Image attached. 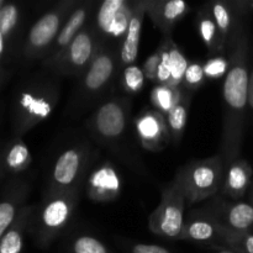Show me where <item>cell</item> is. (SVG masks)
Listing matches in <instances>:
<instances>
[{
  "label": "cell",
  "instance_id": "cell-42",
  "mask_svg": "<svg viewBox=\"0 0 253 253\" xmlns=\"http://www.w3.org/2000/svg\"><path fill=\"white\" fill-rule=\"evenodd\" d=\"M251 204H253V183H252V187H251Z\"/></svg>",
  "mask_w": 253,
  "mask_h": 253
},
{
  "label": "cell",
  "instance_id": "cell-28",
  "mask_svg": "<svg viewBox=\"0 0 253 253\" xmlns=\"http://www.w3.org/2000/svg\"><path fill=\"white\" fill-rule=\"evenodd\" d=\"M221 245L237 253H253V232H235L221 226Z\"/></svg>",
  "mask_w": 253,
  "mask_h": 253
},
{
  "label": "cell",
  "instance_id": "cell-38",
  "mask_svg": "<svg viewBox=\"0 0 253 253\" xmlns=\"http://www.w3.org/2000/svg\"><path fill=\"white\" fill-rule=\"evenodd\" d=\"M249 109L253 114V67L250 69V78H249Z\"/></svg>",
  "mask_w": 253,
  "mask_h": 253
},
{
  "label": "cell",
  "instance_id": "cell-36",
  "mask_svg": "<svg viewBox=\"0 0 253 253\" xmlns=\"http://www.w3.org/2000/svg\"><path fill=\"white\" fill-rule=\"evenodd\" d=\"M131 253H172L161 245L153 244H132L130 246Z\"/></svg>",
  "mask_w": 253,
  "mask_h": 253
},
{
  "label": "cell",
  "instance_id": "cell-40",
  "mask_svg": "<svg viewBox=\"0 0 253 253\" xmlns=\"http://www.w3.org/2000/svg\"><path fill=\"white\" fill-rule=\"evenodd\" d=\"M5 44H6V39L0 34V59H1L2 54L5 52Z\"/></svg>",
  "mask_w": 253,
  "mask_h": 253
},
{
  "label": "cell",
  "instance_id": "cell-1",
  "mask_svg": "<svg viewBox=\"0 0 253 253\" xmlns=\"http://www.w3.org/2000/svg\"><path fill=\"white\" fill-rule=\"evenodd\" d=\"M230 68L222 85V133L220 153L225 167L240 158L249 109V37L244 20L239 19L229 44Z\"/></svg>",
  "mask_w": 253,
  "mask_h": 253
},
{
  "label": "cell",
  "instance_id": "cell-44",
  "mask_svg": "<svg viewBox=\"0 0 253 253\" xmlns=\"http://www.w3.org/2000/svg\"><path fill=\"white\" fill-rule=\"evenodd\" d=\"M0 76H1V67H0Z\"/></svg>",
  "mask_w": 253,
  "mask_h": 253
},
{
  "label": "cell",
  "instance_id": "cell-39",
  "mask_svg": "<svg viewBox=\"0 0 253 253\" xmlns=\"http://www.w3.org/2000/svg\"><path fill=\"white\" fill-rule=\"evenodd\" d=\"M208 249L212 250L214 253H237V252H235L234 250L224 246V245H214V246H210V247H208Z\"/></svg>",
  "mask_w": 253,
  "mask_h": 253
},
{
  "label": "cell",
  "instance_id": "cell-22",
  "mask_svg": "<svg viewBox=\"0 0 253 253\" xmlns=\"http://www.w3.org/2000/svg\"><path fill=\"white\" fill-rule=\"evenodd\" d=\"M205 5L209 9L212 19H214L215 24H216L222 41L227 46L237 21H239V19H242V17L237 16L235 14L229 0H215V1L208 2Z\"/></svg>",
  "mask_w": 253,
  "mask_h": 253
},
{
  "label": "cell",
  "instance_id": "cell-25",
  "mask_svg": "<svg viewBox=\"0 0 253 253\" xmlns=\"http://www.w3.org/2000/svg\"><path fill=\"white\" fill-rule=\"evenodd\" d=\"M31 162L32 156L29 146L20 138L7 146L1 161L5 172L12 173V174H19L29 169Z\"/></svg>",
  "mask_w": 253,
  "mask_h": 253
},
{
  "label": "cell",
  "instance_id": "cell-2",
  "mask_svg": "<svg viewBox=\"0 0 253 253\" xmlns=\"http://www.w3.org/2000/svg\"><path fill=\"white\" fill-rule=\"evenodd\" d=\"M131 101L125 96H110L96 105L86 121L91 137L135 172L147 174L130 138Z\"/></svg>",
  "mask_w": 253,
  "mask_h": 253
},
{
  "label": "cell",
  "instance_id": "cell-9",
  "mask_svg": "<svg viewBox=\"0 0 253 253\" xmlns=\"http://www.w3.org/2000/svg\"><path fill=\"white\" fill-rule=\"evenodd\" d=\"M81 1L78 0H63L54 5L35 21L24 44L25 59L36 61L46 58L49 49L58 37L64 22Z\"/></svg>",
  "mask_w": 253,
  "mask_h": 253
},
{
  "label": "cell",
  "instance_id": "cell-29",
  "mask_svg": "<svg viewBox=\"0 0 253 253\" xmlns=\"http://www.w3.org/2000/svg\"><path fill=\"white\" fill-rule=\"evenodd\" d=\"M72 253H111L99 239L91 235H78L71 242Z\"/></svg>",
  "mask_w": 253,
  "mask_h": 253
},
{
  "label": "cell",
  "instance_id": "cell-13",
  "mask_svg": "<svg viewBox=\"0 0 253 253\" xmlns=\"http://www.w3.org/2000/svg\"><path fill=\"white\" fill-rule=\"evenodd\" d=\"M132 124L138 143L148 152H161L172 142L167 119L155 109L142 110Z\"/></svg>",
  "mask_w": 253,
  "mask_h": 253
},
{
  "label": "cell",
  "instance_id": "cell-6",
  "mask_svg": "<svg viewBox=\"0 0 253 253\" xmlns=\"http://www.w3.org/2000/svg\"><path fill=\"white\" fill-rule=\"evenodd\" d=\"M93 148L85 141L64 147L52 162L46 193L81 192L89 173Z\"/></svg>",
  "mask_w": 253,
  "mask_h": 253
},
{
  "label": "cell",
  "instance_id": "cell-4",
  "mask_svg": "<svg viewBox=\"0 0 253 253\" xmlns=\"http://www.w3.org/2000/svg\"><path fill=\"white\" fill-rule=\"evenodd\" d=\"M61 96L58 83L44 76L31 78L17 94L14 104V130L16 136L46 121L56 109Z\"/></svg>",
  "mask_w": 253,
  "mask_h": 253
},
{
  "label": "cell",
  "instance_id": "cell-31",
  "mask_svg": "<svg viewBox=\"0 0 253 253\" xmlns=\"http://www.w3.org/2000/svg\"><path fill=\"white\" fill-rule=\"evenodd\" d=\"M20 20V7L14 2H5L0 10V34L7 39L16 29Z\"/></svg>",
  "mask_w": 253,
  "mask_h": 253
},
{
  "label": "cell",
  "instance_id": "cell-14",
  "mask_svg": "<svg viewBox=\"0 0 253 253\" xmlns=\"http://www.w3.org/2000/svg\"><path fill=\"white\" fill-rule=\"evenodd\" d=\"M84 185L91 202L111 203L120 197L123 180L115 166L110 161H104L89 170Z\"/></svg>",
  "mask_w": 253,
  "mask_h": 253
},
{
  "label": "cell",
  "instance_id": "cell-30",
  "mask_svg": "<svg viewBox=\"0 0 253 253\" xmlns=\"http://www.w3.org/2000/svg\"><path fill=\"white\" fill-rule=\"evenodd\" d=\"M145 74H143L142 67H138L136 64H131V66L123 68V78H121V83H123L124 90L127 91L130 94H137L140 93L145 85Z\"/></svg>",
  "mask_w": 253,
  "mask_h": 253
},
{
  "label": "cell",
  "instance_id": "cell-16",
  "mask_svg": "<svg viewBox=\"0 0 253 253\" xmlns=\"http://www.w3.org/2000/svg\"><path fill=\"white\" fill-rule=\"evenodd\" d=\"M189 11L190 5L183 0H146V15L165 37Z\"/></svg>",
  "mask_w": 253,
  "mask_h": 253
},
{
  "label": "cell",
  "instance_id": "cell-35",
  "mask_svg": "<svg viewBox=\"0 0 253 253\" xmlns=\"http://www.w3.org/2000/svg\"><path fill=\"white\" fill-rule=\"evenodd\" d=\"M161 61V54L158 49L153 52L152 54L146 58V61L142 64V71L145 74L146 79L152 82H157V71H158V64Z\"/></svg>",
  "mask_w": 253,
  "mask_h": 253
},
{
  "label": "cell",
  "instance_id": "cell-10",
  "mask_svg": "<svg viewBox=\"0 0 253 253\" xmlns=\"http://www.w3.org/2000/svg\"><path fill=\"white\" fill-rule=\"evenodd\" d=\"M187 199L174 179L165 185L161 202L148 217V229L157 236L168 240H179L185 220Z\"/></svg>",
  "mask_w": 253,
  "mask_h": 253
},
{
  "label": "cell",
  "instance_id": "cell-41",
  "mask_svg": "<svg viewBox=\"0 0 253 253\" xmlns=\"http://www.w3.org/2000/svg\"><path fill=\"white\" fill-rule=\"evenodd\" d=\"M5 173V169H4V166H2V163L0 162V178L2 177V174Z\"/></svg>",
  "mask_w": 253,
  "mask_h": 253
},
{
  "label": "cell",
  "instance_id": "cell-37",
  "mask_svg": "<svg viewBox=\"0 0 253 253\" xmlns=\"http://www.w3.org/2000/svg\"><path fill=\"white\" fill-rule=\"evenodd\" d=\"M235 14L244 17L253 11V0H229Z\"/></svg>",
  "mask_w": 253,
  "mask_h": 253
},
{
  "label": "cell",
  "instance_id": "cell-33",
  "mask_svg": "<svg viewBox=\"0 0 253 253\" xmlns=\"http://www.w3.org/2000/svg\"><path fill=\"white\" fill-rule=\"evenodd\" d=\"M205 79H207V77L204 74L203 64L198 63V62H193V63H189L187 71H185L182 88L184 90L189 91V93H193L204 84Z\"/></svg>",
  "mask_w": 253,
  "mask_h": 253
},
{
  "label": "cell",
  "instance_id": "cell-11",
  "mask_svg": "<svg viewBox=\"0 0 253 253\" xmlns=\"http://www.w3.org/2000/svg\"><path fill=\"white\" fill-rule=\"evenodd\" d=\"M132 12L133 0H105L101 2L96 9L93 24L101 41L106 43V40H110L123 43Z\"/></svg>",
  "mask_w": 253,
  "mask_h": 253
},
{
  "label": "cell",
  "instance_id": "cell-20",
  "mask_svg": "<svg viewBox=\"0 0 253 253\" xmlns=\"http://www.w3.org/2000/svg\"><path fill=\"white\" fill-rule=\"evenodd\" d=\"M29 194L30 185L22 180L12 182L7 187L4 197L0 199V239L6 234L24 209Z\"/></svg>",
  "mask_w": 253,
  "mask_h": 253
},
{
  "label": "cell",
  "instance_id": "cell-3",
  "mask_svg": "<svg viewBox=\"0 0 253 253\" xmlns=\"http://www.w3.org/2000/svg\"><path fill=\"white\" fill-rule=\"evenodd\" d=\"M120 69H123L120 49L108 46V43L101 44L90 66L79 77L78 86L74 89L68 106L69 114L76 118L94 104L101 103V98L110 90Z\"/></svg>",
  "mask_w": 253,
  "mask_h": 253
},
{
  "label": "cell",
  "instance_id": "cell-23",
  "mask_svg": "<svg viewBox=\"0 0 253 253\" xmlns=\"http://www.w3.org/2000/svg\"><path fill=\"white\" fill-rule=\"evenodd\" d=\"M197 26L200 39L203 40L205 47L209 49L210 53H216V52H221L227 48L226 43L222 41L221 36H220L216 24H215L207 5H204V7H202L198 12Z\"/></svg>",
  "mask_w": 253,
  "mask_h": 253
},
{
  "label": "cell",
  "instance_id": "cell-26",
  "mask_svg": "<svg viewBox=\"0 0 253 253\" xmlns=\"http://www.w3.org/2000/svg\"><path fill=\"white\" fill-rule=\"evenodd\" d=\"M183 90L182 86H174L170 84H157L153 86L151 91V103H152L155 110L168 115L170 110L177 105L182 99Z\"/></svg>",
  "mask_w": 253,
  "mask_h": 253
},
{
  "label": "cell",
  "instance_id": "cell-43",
  "mask_svg": "<svg viewBox=\"0 0 253 253\" xmlns=\"http://www.w3.org/2000/svg\"><path fill=\"white\" fill-rule=\"evenodd\" d=\"M4 5H5V1H4V0H0V10H1V7L4 6Z\"/></svg>",
  "mask_w": 253,
  "mask_h": 253
},
{
  "label": "cell",
  "instance_id": "cell-7",
  "mask_svg": "<svg viewBox=\"0 0 253 253\" xmlns=\"http://www.w3.org/2000/svg\"><path fill=\"white\" fill-rule=\"evenodd\" d=\"M225 162L220 155L193 161L180 168L173 179L179 184L188 205L216 197L221 189Z\"/></svg>",
  "mask_w": 253,
  "mask_h": 253
},
{
  "label": "cell",
  "instance_id": "cell-24",
  "mask_svg": "<svg viewBox=\"0 0 253 253\" xmlns=\"http://www.w3.org/2000/svg\"><path fill=\"white\" fill-rule=\"evenodd\" d=\"M190 103H192V93L184 90L179 103L166 116L173 145H178L184 136L185 127H187L188 124V116H189Z\"/></svg>",
  "mask_w": 253,
  "mask_h": 253
},
{
  "label": "cell",
  "instance_id": "cell-5",
  "mask_svg": "<svg viewBox=\"0 0 253 253\" xmlns=\"http://www.w3.org/2000/svg\"><path fill=\"white\" fill-rule=\"evenodd\" d=\"M81 192L46 193L32 215L31 229L35 242L41 249H48L61 236L73 217Z\"/></svg>",
  "mask_w": 253,
  "mask_h": 253
},
{
  "label": "cell",
  "instance_id": "cell-18",
  "mask_svg": "<svg viewBox=\"0 0 253 253\" xmlns=\"http://www.w3.org/2000/svg\"><path fill=\"white\" fill-rule=\"evenodd\" d=\"M94 5H95V2L89 1V0L79 2L78 6L72 11L67 21L64 22L58 37L54 41L52 48L49 49V53L46 58L56 57L57 54L61 53L76 39L77 35L89 24V19H90L91 14H93Z\"/></svg>",
  "mask_w": 253,
  "mask_h": 253
},
{
  "label": "cell",
  "instance_id": "cell-17",
  "mask_svg": "<svg viewBox=\"0 0 253 253\" xmlns=\"http://www.w3.org/2000/svg\"><path fill=\"white\" fill-rule=\"evenodd\" d=\"M253 170L251 165L244 158H237L225 167L220 195L229 199L241 200L251 188Z\"/></svg>",
  "mask_w": 253,
  "mask_h": 253
},
{
  "label": "cell",
  "instance_id": "cell-12",
  "mask_svg": "<svg viewBox=\"0 0 253 253\" xmlns=\"http://www.w3.org/2000/svg\"><path fill=\"white\" fill-rule=\"evenodd\" d=\"M211 215L221 226L235 232H252L253 204L242 200H229L221 195L209 199V203L202 207Z\"/></svg>",
  "mask_w": 253,
  "mask_h": 253
},
{
  "label": "cell",
  "instance_id": "cell-19",
  "mask_svg": "<svg viewBox=\"0 0 253 253\" xmlns=\"http://www.w3.org/2000/svg\"><path fill=\"white\" fill-rule=\"evenodd\" d=\"M146 16V0H133V12L128 24L127 31L120 44L121 68L135 64L140 49L141 32Z\"/></svg>",
  "mask_w": 253,
  "mask_h": 253
},
{
  "label": "cell",
  "instance_id": "cell-32",
  "mask_svg": "<svg viewBox=\"0 0 253 253\" xmlns=\"http://www.w3.org/2000/svg\"><path fill=\"white\" fill-rule=\"evenodd\" d=\"M203 68L207 79L217 81L226 77L230 68V59L225 56H214L203 64Z\"/></svg>",
  "mask_w": 253,
  "mask_h": 253
},
{
  "label": "cell",
  "instance_id": "cell-8",
  "mask_svg": "<svg viewBox=\"0 0 253 253\" xmlns=\"http://www.w3.org/2000/svg\"><path fill=\"white\" fill-rule=\"evenodd\" d=\"M103 43L93 24H88L61 53L44 58L42 66L54 77H81Z\"/></svg>",
  "mask_w": 253,
  "mask_h": 253
},
{
  "label": "cell",
  "instance_id": "cell-21",
  "mask_svg": "<svg viewBox=\"0 0 253 253\" xmlns=\"http://www.w3.org/2000/svg\"><path fill=\"white\" fill-rule=\"evenodd\" d=\"M35 205H25L12 226L0 239V253H21L24 249L25 232L31 224Z\"/></svg>",
  "mask_w": 253,
  "mask_h": 253
},
{
  "label": "cell",
  "instance_id": "cell-15",
  "mask_svg": "<svg viewBox=\"0 0 253 253\" xmlns=\"http://www.w3.org/2000/svg\"><path fill=\"white\" fill-rule=\"evenodd\" d=\"M179 240L207 245H221V225L204 209L189 210L185 215Z\"/></svg>",
  "mask_w": 253,
  "mask_h": 253
},
{
  "label": "cell",
  "instance_id": "cell-34",
  "mask_svg": "<svg viewBox=\"0 0 253 253\" xmlns=\"http://www.w3.org/2000/svg\"><path fill=\"white\" fill-rule=\"evenodd\" d=\"M158 52L161 54V61L158 64L157 71V83L158 84H169L170 82V63H169V52H168L167 39L162 41L158 47Z\"/></svg>",
  "mask_w": 253,
  "mask_h": 253
},
{
  "label": "cell",
  "instance_id": "cell-27",
  "mask_svg": "<svg viewBox=\"0 0 253 253\" xmlns=\"http://www.w3.org/2000/svg\"><path fill=\"white\" fill-rule=\"evenodd\" d=\"M168 42V52H169V63H170V85L182 86L183 79H184L185 71L189 66V61L183 53L177 43L172 40L170 36H166Z\"/></svg>",
  "mask_w": 253,
  "mask_h": 253
}]
</instances>
